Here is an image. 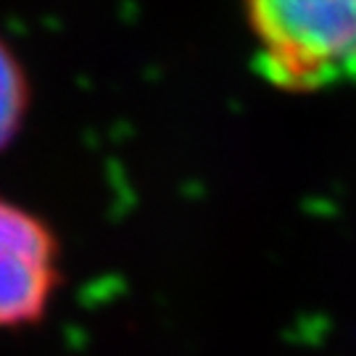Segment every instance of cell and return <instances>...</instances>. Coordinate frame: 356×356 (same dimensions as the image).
<instances>
[{
  "instance_id": "obj_2",
  "label": "cell",
  "mask_w": 356,
  "mask_h": 356,
  "mask_svg": "<svg viewBox=\"0 0 356 356\" xmlns=\"http://www.w3.org/2000/svg\"><path fill=\"white\" fill-rule=\"evenodd\" d=\"M61 282V245L45 219L0 198V330L45 317Z\"/></svg>"
},
{
  "instance_id": "obj_1",
  "label": "cell",
  "mask_w": 356,
  "mask_h": 356,
  "mask_svg": "<svg viewBox=\"0 0 356 356\" xmlns=\"http://www.w3.org/2000/svg\"><path fill=\"white\" fill-rule=\"evenodd\" d=\"M256 66L275 88L314 92L356 79V0H243Z\"/></svg>"
},
{
  "instance_id": "obj_3",
  "label": "cell",
  "mask_w": 356,
  "mask_h": 356,
  "mask_svg": "<svg viewBox=\"0 0 356 356\" xmlns=\"http://www.w3.org/2000/svg\"><path fill=\"white\" fill-rule=\"evenodd\" d=\"M29 79L16 53L0 40V151H6L26 119Z\"/></svg>"
}]
</instances>
